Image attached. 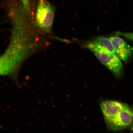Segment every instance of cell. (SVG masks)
<instances>
[{
    "label": "cell",
    "mask_w": 133,
    "mask_h": 133,
    "mask_svg": "<svg viewBox=\"0 0 133 133\" xmlns=\"http://www.w3.org/2000/svg\"><path fill=\"white\" fill-rule=\"evenodd\" d=\"M22 3L23 6L26 11H29L30 10L29 0H19Z\"/></svg>",
    "instance_id": "7"
},
{
    "label": "cell",
    "mask_w": 133,
    "mask_h": 133,
    "mask_svg": "<svg viewBox=\"0 0 133 133\" xmlns=\"http://www.w3.org/2000/svg\"><path fill=\"white\" fill-rule=\"evenodd\" d=\"M99 60L116 76L120 75L123 70V66L121 59L116 53H106L94 52Z\"/></svg>",
    "instance_id": "3"
},
{
    "label": "cell",
    "mask_w": 133,
    "mask_h": 133,
    "mask_svg": "<svg viewBox=\"0 0 133 133\" xmlns=\"http://www.w3.org/2000/svg\"><path fill=\"white\" fill-rule=\"evenodd\" d=\"M109 39L121 59L125 62L130 59L133 55V49L124 40L117 36H111Z\"/></svg>",
    "instance_id": "4"
},
{
    "label": "cell",
    "mask_w": 133,
    "mask_h": 133,
    "mask_svg": "<svg viewBox=\"0 0 133 133\" xmlns=\"http://www.w3.org/2000/svg\"><path fill=\"white\" fill-rule=\"evenodd\" d=\"M86 47L92 52L115 54V51L110 40L104 37H98L88 43Z\"/></svg>",
    "instance_id": "5"
},
{
    "label": "cell",
    "mask_w": 133,
    "mask_h": 133,
    "mask_svg": "<svg viewBox=\"0 0 133 133\" xmlns=\"http://www.w3.org/2000/svg\"><path fill=\"white\" fill-rule=\"evenodd\" d=\"M116 34L118 35L124 36L126 39L133 42V32L124 33L119 32H116Z\"/></svg>",
    "instance_id": "6"
},
{
    "label": "cell",
    "mask_w": 133,
    "mask_h": 133,
    "mask_svg": "<svg viewBox=\"0 0 133 133\" xmlns=\"http://www.w3.org/2000/svg\"><path fill=\"white\" fill-rule=\"evenodd\" d=\"M54 8L45 0H39L36 14L37 24L43 30L49 32L54 21Z\"/></svg>",
    "instance_id": "2"
},
{
    "label": "cell",
    "mask_w": 133,
    "mask_h": 133,
    "mask_svg": "<svg viewBox=\"0 0 133 133\" xmlns=\"http://www.w3.org/2000/svg\"><path fill=\"white\" fill-rule=\"evenodd\" d=\"M101 107L106 124L111 130L121 131L133 125V111L127 104L109 100L101 102Z\"/></svg>",
    "instance_id": "1"
}]
</instances>
